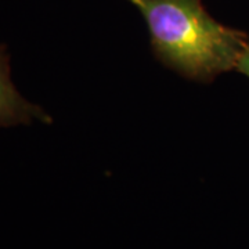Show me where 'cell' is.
Listing matches in <instances>:
<instances>
[{
	"label": "cell",
	"mask_w": 249,
	"mask_h": 249,
	"mask_svg": "<svg viewBox=\"0 0 249 249\" xmlns=\"http://www.w3.org/2000/svg\"><path fill=\"white\" fill-rule=\"evenodd\" d=\"M140 11L157 60L183 78L208 83L237 70L249 36L214 19L202 0H127Z\"/></svg>",
	"instance_id": "cell-1"
},
{
	"label": "cell",
	"mask_w": 249,
	"mask_h": 249,
	"mask_svg": "<svg viewBox=\"0 0 249 249\" xmlns=\"http://www.w3.org/2000/svg\"><path fill=\"white\" fill-rule=\"evenodd\" d=\"M34 121L50 124L52 116L45 109L21 96L11 80L10 55L0 45V127L31 124Z\"/></svg>",
	"instance_id": "cell-2"
},
{
	"label": "cell",
	"mask_w": 249,
	"mask_h": 249,
	"mask_svg": "<svg viewBox=\"0 0 249 249\" xmlns=\"http://www.w3.org/2000/svg\"><path fill=\"white\" fill-rule=\"evenodd\" d=\"M235 71L241 72L244 76H247L249 79V46L248 49L245 50V53L242 54V57L238 61V65H237V70Z\"/></svg>",
	"instance_id": "cell-3"
}]
</instances>
